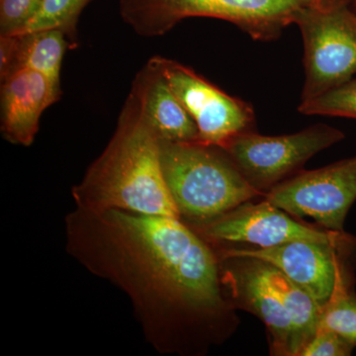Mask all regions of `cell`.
I'll return each mask as SVG.
<instances>
[{"label": "cell", "mask_w": 356, "mask_h": 356, "mask_svg": "<svg viewBox=\"0 0 356 356\" xmlns=\"http://www.w3.org/2000/svg\"><path fill=\"white\" fill-rule=\"evenodd\" d=\"M304 43L301 102L356 76V13L348 0H318L297 16Z\"/></svg>", "instance_id": "5b68a950"}, {"label": "cell", "mask_w": 356, "mask_h": 356, "mask_svg": "<svg viewBox=\"0 0 356 356\" xmlns=\"http://www.w3.org/2000/svg\"><path fill=\"white\" fill-rule=\"evenodd\" d=\"M60 96V86L34 70H17L1 79L0 129L4 139L17 146H31L42 114Z\"/></svg>", "instance_id": "7c38bea8"}, {"label": "cell", "mask_w": 356, "mask_h": 356, "mask_svg": "<svg viewBox=\"0 0 356 356\" xmlns=\"http://www.w3.org/2000/svg\"><path fill=\"white\" fill-rule=\"evenodd\" d=\"M343 139L339 129L317 124L289 135L262 136L250 131L236 136L222 149L248 184L264 195L298 173L312 156Z\"/></svg>", "instance_id": "8992f818"}, {"label": "cell", "mask_w": 356, "mask_h": 356, "mask_svg": "<svg viewBox=\"0 0 356 356\" xmlns=\"http://www.w3.org/2000/svg\"><path fill=\"white\" fill-rule=\"evenodd\" d=\"M91 0H42L39 8L24 25L10 35L58 29L69 38L72 48L77 46V23ZM6 36V35H4Z\"/></svg>", "instance_id": "2e32d148"}, {"label": "cell", "mask_w": 356, "mask_h": 356, "mask_svg": "<svg viewBox=\"0 0 356 356\" xmlns=\"http://www.w3.org/2000/svg\"><path fill=\"white\" fill-rule=\"evenodd\" d=\"M353 348L355 346L339 334L318 327L299 356H348L351 355Z\"/></svg>", "instance_id": "ffe728a7"}, {"label": "cell", "mask_w": 356, "mask_h": 356, "mask_svg": "<svg viewBox=\"0 0 356 356\" xmlns=\"http://www.w3.org/2000/svg\"><path fill=\"white\" fill-rule=\"evenodd\" d=\"M72 196L79 209L179 218L163 177L161 140L133 93L108 144L72 187Z\"/></svg>", "instance_id": "7a4b0ae2"}, {"label": "cell", "mask_w": 356, "mask_h": 356, "mask_svg": "<svg viewBox=\"0 0 356 356\" xmlns=\"http://www.w3.org/2000/svg\"><path fill=\"white\" fill-rule=\"evenodd\" d=\"M161 163L178 215L188 225L211 221L264 196L215 145L161 140Z\"/></svg>", "instance_id": "3957f363"}, {"label": "cell", "mask_w": 356, "mask_h": 356, "mask_svg": "<svg viewBox=\"0 0 356 356\" xmlns=\"http://www.w3.org/2000/svg\"><path fill=\"white\" fill-rule=\"evenodd\" d=\"M264 196L293 217L311 218L330 231L343 232L356 200V156L299 172Z\"/></svg>", "instance_id": "ba28073f"}, {"label": "cell", "mask_w": 356, "mask_h": 356, "mask_svg": "<svg viewBox=\"0 0 356 356\" xmlns=\"http://www.w3.org/2000/svg\"><path fill=\"white\" fill-rule=\"evenodd\" d=\"M69 48V38L58 29L0 36V79L17 70H31L60 86L63 60Z\"/></svg>", "instance_id": "5bb4252c"}, {"label": "cell", "mask_w": 356, "mask_h": 356, "mask_svg": "<svg viewBox=\"0 0 356 356\" xmlns=\"http://www.w3.org/2000/svg\"><path fill=\"white\" fill-rule=\"evenodd\" d=\"M259 261L267 282L282 300L291 316L302 350L320 327L323 308L306 290L293 282L280 269L268 262Z\"/></svg>", "instance_id": "9a60e30c"}, {"label": "cell", "mask_w": 356, "mask_h": 356, "mask_svg": "<svg viewBox=\"0 0 356 356\" xmlns=\"http://www.w3.org/2000/svg\"><path fill=\"white\" fill-rule=\"evenodd\" d=\"M292 217L264 199L261 203L248 201L211 221L189 226L211 245L245 243L266 248L293 241L341 243L351 238L343 231L311 228Z\"/></svg>", "instance_id": "30bf717a"}, {"label": "cell", "mask_w": 356, "mask_h": 356, "mask_svg": "<svg viewBox=\"0 0 356 356\" xmlns=\"http://www.w3.org/2000/svg\"><path fill=\"white\" fill-rule=\"evenodd\" d=\"M320 327L330 330L356 346V295L353 284L341 285L323 309Z\"/></svg>", "instance_id": "e0dca14e"}, {"label": "cell", "mask_w": 356, "mask_h": 356, "mask_svg": "<svg viewBox=\"0 0 356 356\" xmlns=\"http://www.w3.org/2000/svg\"><path fill=\"white\" fill-rule=\"evenodd\" d=\"M131 93L139 102L149 127L161 140L197 142V125L149 58L134 79Z\"/></svg>", "instance_id": "4fadbf2b"}, {"label": "cell", "mask_w": 356, "mask_h": 356, "mask_svg": "<svg viewBox=\"0 0 356 356\" xmlns=\"http://www.w3.org/2000/svg\"><path fill=\"white\" fill-rule=\"evenodd\" d=\"M218 257L225 295L234 308L250 312L264 322L271 355L299 356L301 346L291 316L262 274L259 259Z\"/></svg>", "instance_id": "8fae6325"}, {"label": "cell", "mask_w": 356, "mask_h": 356, "mask_svg": "<svg viewBox=\"0 0 356 356\" xmlns=\"http://www.w3.org/2000/svg\"><path fill=\"white\" fill-rule=\"evenodd\" d=\"M65 238L74 261L128 297L159 355H206L234 329L216 250L179 218L76 207Z\"/></svg>", "instance_id": "6da1fadb"}, {"label": "cell", "mask_w": 356, "mask_h": 356, "mask_svg": "<svg viewBox=\"0 0 356 356\" xmlns=\"http://www.w3.org/2000/svg\"><path fill=\"white\" fill-rule=\"evenodd\" d=\"M318 0H120L122 19L136 34L163 36L191 17L233 23L254 40L273 41Z\"/></svg>", "instance_id": "277c9868"}, {"label": "cell", "mask_w": 356, "mask_h": 356, "mask_svg": "<svg viewBox=\"0 0 356 356\" xmlns=\"http://www.w3.org/2000/svg\"><path fill=\"white\" fill-rule=\"evenodd\" d=\"M199 132V142L224 147L241 134L254 131V111L250 103L234 97L186 65L152 58Z\"/></svg>", "instance_id": "52a82bcc"}, {"label": "cell", "mask_w": 356, "mask_h": 356, "mask_svg": "<svg viewBox=\"0 0 356 356\" xmlns=\"http://www.w3.org/2000/svg\"><path fill=\"white\" fill-rule=\"evenodd\" d=\"M356 250V240L341 243L293 241L273 248H222L218 255L248 257L273 264L293 282L306 290L324 309L337 288L353 278L346 261Z\"/></svg>", "instance_id": "9c48e42d"}, {"label": "cell", "mask_w": 356, "mask_h": 356, "mask_svg": "<svg viewBox=\"0 0 356 356\" xmlns=\"http://www.w3.org/2000/svg\"><path fill=\"white\" fill-rule=\"evenodd\" d=\"M355 1H356V0H355Z\"/></svg>", "instance_id": "44dd1931"}, {"label": "cell", "mask_w": 356, "mask_h": 356, "mask_svg": "<svg viewBox=\"0 0 356 356\" xmlns=\"http://www.w3.org/2000/svg\"><path fill=\"white\" fill-rule=\"evenodd\" d=\"M42 0H0V36L10 35L24 25Z\"/></svg>", "instance_id": "d6986e66"}, {"label": "cell", "mask_w": 356, "mask_h": 356, "mask_svg": "<svg viewBox=\"0 0 356 356\" xmlns=\"http://www.w3.org/2000/svg\"><path fill=\"white\" fill-rule=\"evenodd\" d=\"M298 110L305 115L356 119V76L324 95L301 102Z\"/></svg>", "instance_id": "ac0fdd59"}]
</instances>
